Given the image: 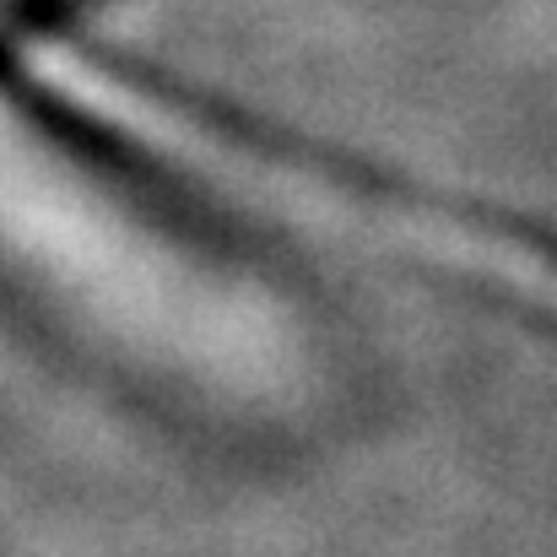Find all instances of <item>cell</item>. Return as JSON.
Instances as JSON below:
<instances>
[{
    "label": "cell",
    "mask_w": 557,
    "mask_h": 557,
    "mask_svg": "<svg viewBox=\"0 0 557 557\" xmlns=\"http://www.w3.org/2000/svg\"><path fill=\"white\" fill-rule=\"evenodd\" d=\"M22 54L38 71V82H49L65 103L92 109L103 125L136 136L141 147H152L163 158H180L185 169L206 174V180H222L238 195L271 200L276 211H293L304 222L363 233V238H379V244H406V249H417V255H428L449 271L520 287L525 298H536L542 309L557 314V265L542 260L536 249H525V244H509V238H493L482 227H460V222H444V216H428V211H406V206H389V200H369L358 189H342L331 180L282 169L271 158H255V152L233 147L227 136L200 131L189 114L158 103L152 92L120 82L98 60H82L65 44H22Z\"/></svg>",
    "instance_id": "obj_1"
}]
</instances>
